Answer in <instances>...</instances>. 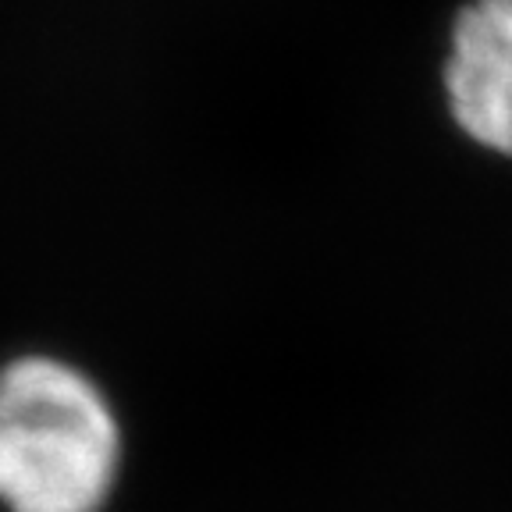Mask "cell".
Wrapping results in <instances>:
<instances>
[{
    "instance_id": "1",
    "label": "cell",
    "mask_w": 512,
    "mask_h": 512,
    "mask_svg": "<svg viewBox=\"0 0 512 512\" xmlns=\"http://www.w3.org/2000/svg\"><path fill=\"white\" fill-rule=\"evenodd\" d=\"M121 427L72 363L0 367V502L8 512H100L118 484Z\"/></svg>"
},
{
    "instance_id": "2",
    "label": "cell",
    "mask_w": 512,
    "mask_h": 512,
    "mask_svg": "<svg viewBox=\"0 0 512 512\" xmlns=\"http://www.w3.org/2000/svg\"><path fill=\"white\" fill-rule=\"evenodd\" d=\"M441 82L466 136L512 157V0H470L459 11Z\"/></svg>"
}]
</instances>
